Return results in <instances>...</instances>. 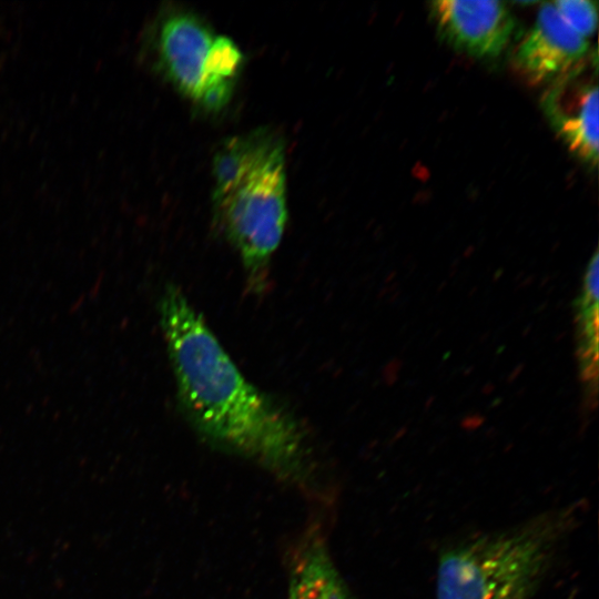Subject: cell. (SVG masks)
Masks as SVG:
<instances>
[{
    "mask_svg": "<svg viewBox=\"0 0 599 599\" xmlns=\"http://www.w3.org/2000/svg\"><path fill=\"white\" fill-rule=\"evenodd\" d=\"M432 21L443 40L475 58L498 57L515 29L507 4L496 0H436L429 3Z\"/></svg>",
    "mask_w": 599,
    "mask_h": 599,
    "instance_id": "obj_5",
    "label": "cell"
},
{
    "mask_svg": "<svg viewBox=\"0 0 599 599\" xmlns=\"http://www.w3.org/2000/svg\"><path fill=\"white\" fill-rule=\"evenodd\" d=\"M159 315L177 399L196 433L287 484L312 488L313 453L296 418L245 378L180 288H165Z\"/></svg>",
    "mask_w": 599,
    "mask_h": 599,
    "instance_id": "obj_1",
    "label": "cell"
},
{
    "mask_svg": "<svg viewBox=\"0 0 599 599\" xmlns=\"http://www.w3.org/2000/svg\"><path fill=\"white\" fill-rule=\"evenodd\" d=\"M585 296L586 304L590 305V308L597 306L599 297V256L597 252L593 254L586 272Z\"/></svg>",
    "mask_w": 599,
    "mask_h": 599,
    "instance_id": "obj_10",
    "label": "cell"
},
{
    "mask_svg": "<svg viewBox=\"0 0 599 599\" xmlns=\"http://www.w3.org/2000/svg\"><path fill=\"white\" fill-rule=\"evenodd\" d=\"M215 202L250 286L263 291L271 257L287 221L284 153L280 143L264 139L250 166Z\"/></svg>",
    "mask_w": 599,
    "mask_h": 599,
    "instance_id": "obj_3",
    "label": "cell"
},
{
    "mask_svg": "<svg viewBox=\"0 0 599 599\" xmlns=\"http://www.w3.org/2000/svg\"><path fill=\"white\" fill-rule=\"evenodd\" d=\"M577 518L576 506L562 507L449 546L436 599H534Z\"/></svg>",
    "mask_w": 599,
    "mask_h": 599,
    "instance_id": "obj_2",
    "label": "cell"
},
{
    "mask_svg": "<svg viewBox=\"0 0 599 599\" xmlns=\"http://www.w3.org/2000/svg\"><path fill=\"white\" fill-rule=\"evenodd\" d=\"M562 20L587 39L597 28V7L588 0H557L552 2Z\"/></svg>",
    "mask_w": 599,
    "mask_h": 599,
    "instance_id": "obj_9",
    "label": "cell"
},
{
    "mask_svg": "<svg viewBox=\"0 0 599 599\" xmlns=\"http://www.w3.org/2000/svg\"><path fill=\"white\" fill-rule=\"evenodd\" d=\"M587 52V39L562 20L552 2H544L515 48L512 65L529 84H551L580 67Z\"/></svg>",
    "mask_w": 599,
    "mask_h": 599,
    "instance_id": "obj_6",
    "label": "cell"
},
{
    "mask_svg": "<svg viewBox=\"0 0 599 599\" xmlns=\"http://www.w3.org/2000/svg\"><path fill=\"white\" fill-rule=\"evenodd\" d=\"M581 64L549 84L541 108L569 151L591 169L598 164V85L581 79Z\"/></svg>",
    "mask_w": 599,
    "mask_h": 599,
    "instance_id": "obj_7",
    "label": "cell"
},
{
    "mask_svg": "<svg viewBox=\"0 0 599 599\" xmlns=\"http://www.w3.org/2000/svg\"><path fill=\"white\" fill-rule=\"evenodd\" d=\"M288 567L287 599H352L316 528L298 540Z\"/></svg>",
    "mask_w": 599,
    "mask_h": 599,
    "instance_id": "obj_8",
    "label": "cell"
},
{
    "mask_svg": "<svg viewBox=\"0 0 599 599\" xmlns=\"http://www.w3.org/2000/svg\"><path fill=\"white\" fill-rule=\"evenodd\" d=\"M215 34L195 16L171 11L162 14L151 33L155 62L184 94L209 109H221L233 85L215 83L207 62Z\"/></svg>",
    "mask_w": 599,
    "mask_h": 599,
    "instance_id": "obj_4",
    "label": "cell"
}]
</instances>
